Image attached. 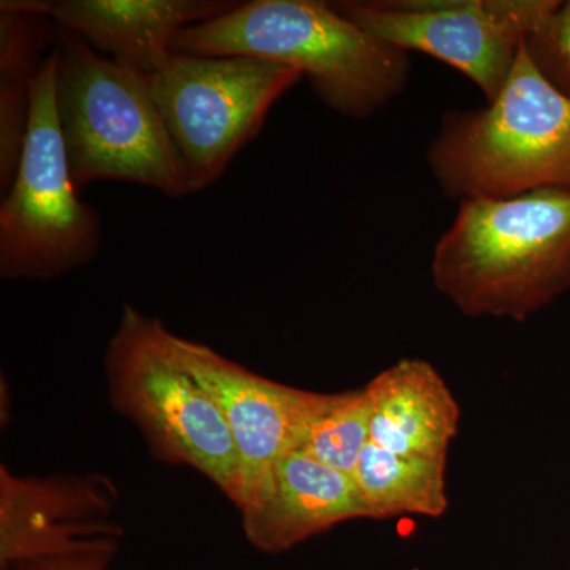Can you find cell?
I'll use <instances>...</instances> for the list:
<instances>
[{
    "label": "cell",
    "instance_id": "1",
    "mask_svg": "<svg viewBox=\"0 0 570 570\" xmlns=\"http://www.w3.org/2000/svg\"><path fill=\"white\" fill-rule=\"evenodd\" d=\"M431 275L463 316L527 321L570 291V189L460 202Z\"/></svg>",
    "mask_w": 570,
    "mask_h": 570
},
{
    "label": "cell",
    "instance_id": "2",
    "mask_svg": "<svg viewBox=\"0 0 570 570\" xmlns=\"http://www.w3.org/2000/svg\"><path fill=\"white\" fill-rule=\"evenodd\" d=\"M174 52L249 56L294 67L340 115L370 118L406 88L409 52L371 36L321 0H250L184 29Z\"/></svg>",
    "mask_w": 570,
    "mask_h": 570
},
{
    "label": "cell",
    "instance_id": "3",
    "mask_svg": "<svg viewBox=\"0 0 570 570\" xmlns=\"http://www.w3.org/2000/svg\"><path fill=\"white\" fill-rule=\"evenodd\" d=\"M426 163L442 193L460 202L570 189V99L521 45L497 99L445 112Z\"/></svg>",
    "mask_w": 570,
    "mask_h": 570
},
{
    "label": "cell",
    "instance_id": "4",
    "mask_svg": "<svg viewBox=\"0 0 570 570\" xmlns=\"http://www.w3.org/2000/svg\"><path fill=\"white\" fill-rule=\"evenodd\" d=\"M56 111L75 186L111 179L189 195L148 77L58 26Z\"/></svg>",
    "mask_w": 570,
    "mask_h": 570
},
{
    "label": "cell",
    "instance_id": "5",
    "mask_svg": "<svg viewBox=\"0 0 570 570\" xmlns=\"http://www.w3.org/2000/svg\"><path fill=\"white\" fill-rule=\"evenodd\" d=\"M112 404L140 428L156 455L212 480L238 508L242 468L223 412L190 373L159 318L124 306L105 355Z\"/></svg>",
    "mask_w": 570,
    "mask_h": 570
},
{
    "label": "cell",
    "instance_id": "6",
    "mask_svg": "<svg viewBox=\"0 0 570 570\" xmlns=\"http://www.w3.org/2000/svg\"><path fill=\"white\" fill-rule=\"evenodd\" d=\"M302 71L249 56L171 52L149 75L154 102L189 194L212 186L243 146L257 137L273 105Z\"/></svg>",
    "mask_w": 570,
    "mask_h": 570
},
{
    "label": "cell",
    "instance_id": "7",
    "mask_svg": "<svg viewBox=\"0 0 570 570\" xmlns=\"http://www.w3.org/2000/svg\"><path fill=\"white\" fill-rule=\"evenodd\" d=\"M56 52L32 85L20 167L0 206V275L52 279L100 249V219L77 195L56 111Z\"/></svg>",
    "mask_w": 570,
    "mask_h": 570
},
{
    "label": "cell",
    "instance_id": "8",
    "mask_svg": "<svg viewBox=\"0 0 570 570\" xmlns=\"http://www.w3.org/2000/svg\"><path fill=\"white\" fill-rule=\"evenodd\" d=\"M560 0H344L336 11L401 50L425 52L497 99L524 37Z\"/></svg>",
    "mask_w": 570,
    "mask_h": 570
},
{
    "label": "cell",
    "instance_id": "9",
    "mask_svg": "<svg viewBox=\"0 0 570 570\" xmlns=\"http://www.w3.org/2000/svg\"><path fill=\"white\" fill-rule=\"evenodd\" d=\"M175 343L190 373L216 401L234 438L242 468V509L276 464L302 449L309 428L335 395L269 381L181 336L175 335Z\"/></svg>",
    "mask_w": 570,
    "mask_h": 570
},
{
    "label": "cell",
    "instance_id": "10",
    "mask_svg": "<svg viewBox=\"0 0 570 570\" xmlns=\"http://www.w3.org/2000/svg\"><path fill=\"white\" fill-rule=\"evenodd\" d=\"M115 489L102 478H17L0 471V564L21 562L119 540L108 521Z\"/></svg>",
    "mask_w": 570,
    "mask_h": 570
},
{
    "label": "cell",
    "instance_id": "11",
    "mask_svg": "<svg viewBox=\"0 0 570 570\" xmlns=\"http://www.w3.org/2000/svg\"><path fill=\"white\" fill-rule=\"evenodd\" d=\"M127 69L149 77L174 52L184 29L238 6L227 0H20Z\"/></svg>",
    "mask_w": 570,
    "mask_h": 570
},
{
    "label": "cell",
    "instance_id": "12",
    "mask_svg": "<svg viewBox=\"0 0 570 570\" xmlns=\"http://www.w3.org/2000/svg\"><path fill=\"white\" fill-rule=\"evenodd\" d=\"M239 510L247 540L273 554L344 521L370 519L354 478L302 450L284 456Z\"/></svg>",
    "mask_w": 570,
    "mask_h": 570
},
{
    "label": "cell",
    "instance_id": "13",
    "mask_svg": "<svg viewBox=\"0 0 570 570\" xmlns=\"http://www.w3.org/2000/svg\"><path fill=\"white\" fill-rule=\"evenodd\" d=\"M365 387L373 444L397 455L448 463L460 406L436 367L426 360L403 358Z\"/></svg>",
    "mask_w": 570,
    "mask_h": 570
},
{
    "label": "cell",
    "instance_id": "14",
    "mask_svg": "<svg viewBox=\"0 0 570 570\" xmlns=\"http://www.w3.org/2000/svg\"><path fill=\"white\" fill-rule=\"evenodd\" d=\"M51 18L26 9L20 0L0 2V186L9 190L20 167L32 85L47 61L45 48L56 41Z\"/></svg>",
    "mask_w": 570,
    "mask_h": 570
},
{
    "label": "cell",
    "instance_id": "15",
    "mask_svg": "<svg viewBox=\"0 0 570 570\" xmlns=\"http://www.w3.org/2000/svg\"><path fill=\"white\" fill-rule=\"evenodd\" d=\"M445 461L404 456L367 442L352 478L370 519H439L449 508Z\"/></svg>",
    "mask_w": 570,
    "mask_h": 570
},
{
    "label": "cell",
    "instance_id": "16",
    "mask_svg": "<svg viewBox=\"0 0 570 570\" xmlns=\"http://www.w3.org/2000/svg\"><path fill=\"white\" fill-rule=\"evenodd\" d=\"M367 442H371V400L363 387L335 393V400L309 428L299 450L326 466L352 475Z\"/></svg>",
    "mask_w": 570,
    "mask_h": 570
},
{
    "label": "cell",
    "instance_id": "17",
    "mask_svg": "<svg viewBox=\"0 0 570 570\" xmlns=\"http://www.w3.org/2000/svg\"><path fill=\"white\" fill-rule=\"evenodd\" d=\"M539 73L570 99V0L558 6L523 41Z\"/></svg>",
    "mask_w": 570,
    "mask_h": 570
},
{
    "label": "cell",
    "instance_id": "18",
    "mask_svg": "<svg viewBox=\"0 0 570 570\" xmlns=\"http://www.w3.org/2000/svg\"><path fill=\"white\" fill-rule=\"evenodd\" d=\"M116 550H118V540H110V542L94 543L67 553L21 562L10 570H107Z\"/></svg>",
    "mask_w": 570,
    "mask_h": 570
}]
</instances>
